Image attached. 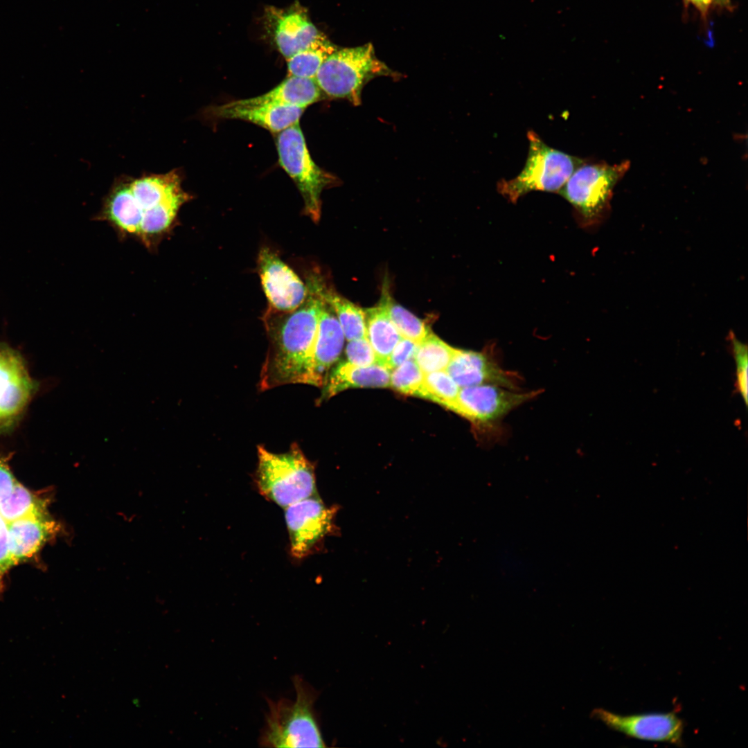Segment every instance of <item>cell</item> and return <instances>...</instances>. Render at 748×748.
I'll return each mask as SVG.
<instances>
[{"label": "cell", "instance_id": "6da1fadb", "mask_svg": "<svg viewBox=\"0 0 748 748\" xmlns=\"http://www.w3.org/2000/svg\"><path fill=\"white\" fill-rule=\"evenodd\" d=\"M321 280L317 272L310 274L306 299L296 309L280 312L269 308L265 312L269 347L260 373L261 390L290 384L323 386L317 363Z\"/></svg>", "mask_w": 748, "mask_h": 748}, {"label": "cell", "instance_id": "7a4b0ae2", "mask_svg": "<svg viewBox=\"0 0 748 748\" xmlns=\"http://www.w3.org/2000/svg\"><path fill=\"white\" fill-rule=\"evenodd\" d=\"M294 700L267 699L269 709L259 744L267 747H326L314 709L316 691L299 675L293 677Z\"/></svg>", "mask_w": 748, "mask_h": 748}, {"label": "cell", "instance_id": "3957f363", "mask_svg": "<svg viewBox=\"0 0 748 748\" xmlns=\"http://www.w3.org/2000/svg\"><path fill=\"white\" fill-rule=\"evenodd\" d=\"M129 186L128 235L136 240L175 219L191 198L177 170L129 177Z\"/></svg>", "mask_w": 748, "mask_h": 748}, {"label": "cell", "instance_id": "277c9868", "mask_svg": "<svg viewBox=\"0 0 748 748\" xmlns=\"http://www.w3.org/2000/svg\"><path fill=\"white\" fill-rule=\"evenodd\" d=\"M258 459L255 483L265 499L285 508L317 494L314 465L297 444L283 453L259 445Z\"/></svg>", "mask_w": 748, "mask_h": 748}, {"label": "cell", "instance_id": "5b68a950", "mask_svg": "<svg viewBox=\"0 0 748 748\" xmlns=\"http://www.w3.org/2000/svg\"><path fill=\"white\" fill-rule=\"evenodd\" d=\"M398 78L375 55L371 44L336 50L319 68L314 79L323 93L332 98L361 103L364 86L375 78Z\"/></svg>", "mask_w": 748, "mask_h": 748}, {"label": "cell", "instance_id": "8992f818", "mask_svg": "<svg viewBox=\"0 0 748 748\" xmlns=\"http://www.w3.org/2000/svg\"><path fill=\"white\" fill-rule=\"evenodd\" d=\"M527 137L529 147L523 169L515 178L497 184L499 192L513 202L534 190L558 193L585 161L549 146L533 130Z\"/></svg>", "mask_w": 748, "mask_h": 748}, {"label": "cell", "instance_id": "52a82bcc", "mask_svg": "<svg viewBox=\"0 0 748 748\" xmlns=\"http://www.w3.org/2000/svg\"><path fill=\"white\" fill-rule=\"evenodd\" d=\"M276 146L279 163L296 185L305 213L314 222L319 221L321 193L335 178L312 159L299 123L278 133Z\"/></svg>", "mask_w": 748, "mask_h": 748}, {"label": "cell", "instance_id": "ba28073f", "mask_svg": "<svg viewBox=\"0 0 748 748\" xmlns=\"http://www.w3.org/2000/svg\"><path fill=\"white\" fill-rule=\"evenodd\" d=\"M629 167L628 161L610 165L585 160L558 193L585 221L593 222L608 206L614 186Z\"/></svg>", "mask_w": 748, "mask_h": 748}, {"label": "cell", "instance_id": "9c48e42d", "mask_svg": "<svg viewBox=\"0 0 748 748\" xmlns=\"http://www.w3.org/2000/svg\"><path fill=\"white\" fill-rule=\"evenodd\" d=\"M538 393V391L520 392L493 384L467 386L460 389L452 411L490 434L505 416Z\"/></svg>", "mask_w": 748, "mask_h": 748}, {"label": "cell", "instance_id": "30bf717a", "mask_svg": "<svg viewBox=\"0 0 748 748\" xmlns=\"http://www.w3.org/2000/svg\"><path fill=\"white\" fill-rule=\"evenodd\" d=\"M335 509L328 508L317 494L285 508L290 553L296 559H303L333 528Z\"/></svg>", "mask_w": 748, "mask_h": 748}, {"label": "cell", "instance_id": "8fae6325", "mask_svg": "<svg viewBox=\"0 0 748 748\" xmlns=\"http://www.w3.org/2000/svg\"><path fill=\"white\" fill-rule=\"evenodd\" d=\"M593 718L627 737L654 742L683 745L684 721L675 713H649L623 715L603 709H594Z\"/></svg>", "mask_w": 748, "mask_h": 748}, {"label": "cell", "instance_id": "7c38bea8", "mask_svg": "<svg viewBox=\"0 0 748 748\" xmlns=\"http://www.w3.org/2000/svg\"><path fill=\"white\" fill-rule=\"evenodd\" d=\"M35 383L20 354L6 344H0V431L10 428L21 415Z\"/></svg>", "mask_w": 748, "mask_h": 748}, {"label": "cell", "instance_id": "4fadbf2b", "mask_svg": "<svg viewBox=\"0 0 748 748\" xmlns=\"http://www.w3.org/2000/svg\"><path fill=\"white\" fill-rule=\"evenodd\" d=\"M258 267L269 308L289 312L304 302L308 294L306 284L268 247L260 250Z\"/></svg>", "mask_w": 748, "mask_h": 748}, {"label": "cell", "instance_id": "5bb4252c", "mask_svg": "<svg viewBox=\"0 0 748 748\" xmlns=\"http://www.w3.org/2000/svg\"><path fill=\"white\" fill-rule=\"evenodd\" d=\"M445 371L460 388L493 384L519 390V376L504 370L488 351L456 349Z\"/></svg>", "mask_w": 748, "mask_h": 748}, {"label": "cell", "instance_id": "9a60e30c", "mask_svg": "<svg viewBox=\"0 0 748 748\" xmlns=\"http://www.w3.org/2000/svg\"><path fill=\"white\" fill-rule=\"evenodd\" d=\"M305 108L269 103H250L246 99L231 101L210 108L218 118L239 119L279 133L297 123Z\"/></svg>", "mask_w": 748, "mask_h": 748}, {"label": "cell", "instance_id": "2e32d148", "mask_svg": "<svg viewBox=\"0 0 748 748\" xmlns=\"http://www.w3.org/2000/svg\"><path fill=\"white\" fill-rule=\"evenodd\" d=\"M270 11L274 39L287 60L307 48L320 33L299 7Z\"/></svg>", "mask_w": 748, "mask_h": 748}, {"label": "cell", "instance_id": "e0dca14e", "mask_svg": "<svg viewBox=\"0 0 748 748\" xmlns=\"http://www.w3.org/2000/svg\"><path fill=\"white\" fill-rule=\"evenodd\" d=\"M57 528L56 522L48 514L8 522L9 549L15 564L35 554Z\"/></svg>", "mask_w": 748, "mask_h": 748}, {"label": "cell", "instance_id": "ac0fdd59", "mask_svg": "<svg viewBox=\"0 0 748 748\" xmlns=\"http://www.w3.org/2000/svg\"><path fill=\"white\" fill-rule=\"evenodd\" d=\"M390 371L379 364L358 366L348 362H341L328 374L322 399H328L348 388L389 386Z\"/></svg>", "mask_w": 748, "mask_h": 748}, {"label": "cell", "instance_id": "d6986e66", "mask_svg": "<svg viewBox=\"0 0 748 748\" xmlns=\"http://www.w3.org/2000/svg\"><path fill=\"white\" fill-rule=\"evenodd\" d=\"M344 338L336 314L322 297L317 341V363L319 374L324 384L331 366L341 355Z\"/></svg>", "mask_w": 748, "mask_h": 748}, {"label": "cell", "instance_id": "ffe728a7", "mask_svg": "<svg viewBox=\"0 0 748 748\" xmlns=\"http://www.w3.org/2000/svg\"><path fill=\"white\" fill-rule=\"evenodd\" d=\"M366 338L377 358L386 367L391 352L402 338L392 322L383 298L377 305L364 310Z\"/></svg>", "mask_w": 748, "mask_h": 748}, {"label": "cell", "instance_id": "44dd1931", "mask_svg": "<svg viewBox=\"0 0 748 748\" xmlns=\"http://www.w3.org/2000/svg\"><path fill=\"white\" fill-rule=\"evenodd\" d=\"M322 93L315 79L289 75L267 93L246 100L306 108L321 100Z\"/></svg>", "mask_w": 748, "mask_h": 748}, {"label": "cell", "instance_id": "7402d4cb", "mask_svg": "<svg viewBox=\"0 0 748 748\" xmlns=\"http://www.w3.org/2000/svg\"><path fill=\"white\" fill-rule=\"evenodd\" d=\"M323 300L328 303L342 328L344 337L349 341L366 337L364 310L327 287L323 280L320 289Z\"/></svg>", "mask_w": 748, "mask_h": 748}, {"label": "cell", "instance_id": "603a6c76", "mask_svg": "<svg viewBox=\"0 0 748 748\" xmlns=\"http://www.w3.org/2000/svg\"><path fill=\"white\" fill-rule=\"evenodd\" d=\"M337 49L326 37H318L305 49L287 59L289 75L314 79L319 68Z\"/></svg>", "mask_w": 748, "mask_h": 748}, {"label": "cell", "instance_id": "cb8c5ba5", "mask_svg": "<svg viewBox=\"0 0 748 748\" xmlns=\"http://www.w3.org/2000/svg\"><path fill=\"white\" fill-rule=\"evenodd\" d=\"M45 515H47L45 501L17 481L12 492L0 501V515L7 523Z\"/></svg>", "mask_w": 748, "mask_h": 748}, {"label": "cell", "instance_id": "d4e9b609", "mask_svg": "<svg viewBox=\"0 0 748 748\" xmlns=\"http://www.w3.org/2000/svg\"><path fill=\"white\" fill-rule=\"evenodd\" d=\"M456 351L430 332L418 344L413 360L423 373L445 370Z\"/></svg>", "mask_w": 748, "mask_h": 748}, {"label": "cell", "instance_id": "484cf974", "mask_svg": "<svg viewBox=\"0 0 748 748\" xmlns=\"http://www.w3.org/2000/svg\"><path fill=\"white\" fill-rule=\"evenodd\" d=\"M382 297L392 322L402 338L420 344L431 332L424 321L396 303L385 288Z\"/></svg>", "mask_w": 748, "mask_h": 748}, {"label": "cell", "instance_id": "4316f807", "mask_svg": "<svg viewBox=\"0 0 748 748\" xmlns=\"http://www.w3.org/2000/svg\"><path fill=\"white\" fill-rule=\"evenodd\" d=\"M460 387L445 371L424 373L420 398L430 400L452 410Z\"/></svg>", "mask_w": 748, "mask_h": 748}, {"label": "cell", "instance_id": "83f0119b", "mask_svg": "<svg viewBox=\"0 0 748 748\" xmlns=\"http://www.w3.org/2000/svg\"><path fill=\"white\" fill-rule=\"evenodd\" d=\"M423 380L422 371L413 359H409L393 368L389 386L400 393L419 397Z\"/></svg>", "mask_w": 748, "mask_h": 748}, {"label": "cell", "instance_id": "f1b7e54d", "mask_svg": "<svg viewBox=\"0 0 748 748\" xmlns=\"http://www.w3.org/2000/svg\"><path fill=\"white\" fill-rule=\"evenodd\" d=\"M731 353L736 367V389L746 406L748 404V349L747 344L738 340L733 332L729 333Z\"/></svg>", "mask_w": 748, "mask_h": 748}, {"label": "cell", "instance_id": "f546056e", "mask_svg": "<svg viewBox=\"0 0 748 748\" xmlns=\"http://www.w3.org/2000/svg\"><path fill=\"white\" fill-rule=\"evenodd\" d=\"M346 354L348 362L358 366H368L377 363L373 348L366 337L349 341Z\"/></svg>", "mask_w": 748, "mask_h": 748}, {"label": "cell", "instance_id": "4dcf8cb0", "mask_svg": "<svg viewBox=\"0 0 748 748\" xmlns=\"http://www.w3.org/2000/svg\"><path fill=\"white\" fill-rule=\"evenodd\" d=\"M418 344L409 339L402 338L391 352L386 367L391 370L407 360L413 359Z\"/></svg>", "mask_w": 748, "mask_h": 748}, {"label": "cell", "instance_id": "1f68e13d", "mask_svg": "<svg viewBox=\"0 0 748 748\" xmlns=\"http://www.w3.org/2000/svg\"><path fill=\"white\" fill-rule=\"evenodd\" d=\"M15 565L11 556L8 534V523L0 515V584L8 571Z\"/></svg>", "mask_w": 748, "mask_h": 748}, {"label": "cell", "instance_id": "d6a6232c", "mask_svg": "<svg viewBox=\"0 0 748 748\" xmlns=\"http://www.w3.org/2000/svg\"><path fill=\"white\" fill-rule=\"evenodd\" d=\"M9 456L0 457V501L7 497L17 483L8 465Z\"/></svg>", "mask_w": 748, "mask_h": 748}, {"label": "cell", "instance_id": "836d02e7", "mask_svg": "<svg viewBox=\"0 0 748 748\" xmlns=\"http://www.w3.org/2000/svg\"><path fill=\"white\" fill-rule=\"evenodd\" d=\"M687 3H692L695 8H697L702 14L707 12L710 6L713 2V0H685Z\"/></svg>", "mask_w": 748, "mask_h": 748}, {"label": "cell", "instance_id": "e575fe53", "mask_svg": "<svg viewBox=\"0 0 748 748\" xmlns=\"http://www.w3.org/2000/svg\"><path fill=\"white\" fill-rule=\"evenodd\" d=\"M730 0H713V2L720 6H729Z\"/></svg>", "mask_w": 748, "mask_h": 748}]
</instances>
